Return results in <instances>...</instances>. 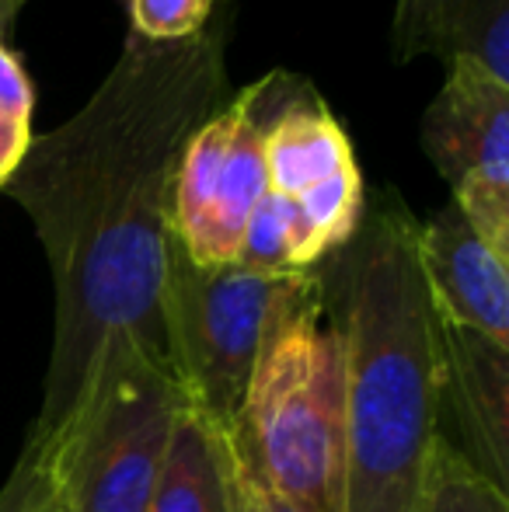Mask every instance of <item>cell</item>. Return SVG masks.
<instances>
[{
    "instance_id": "cell-1",
    "label": "cell",
    "mask_w": 509,
    "mask_h": 512,
    "mask_svg": "<svg viewBox=\"0 0 509 512\" xmlns=\"http://www.w3.org/2000/svg\"><path fill=\"white\" fill-rule=\"evenodd\" d=\"M227 102L224 28L178 42L129 32L88 105L53 133L32 136L7 178L56 283V345L32 432L60 425L109 359L143 352L168 366L175 171L192 133Z\"/></svg>"
},
{
    "instance_id": "cell-2",
    "label": "cell",
    "mask_w": 509,
    "mask_h": 512,
    "mask_svg": "<svg viewBox=\"0 0 509 512\" xmlns=\"http://www.w3.org/2000/svg\"><path fill=\"white\" fill-rule=\"evenodd\" d=\"M415 237L405 203L384 196L314 265L342 366L339 512H412L440 439L443 324Z\"/></svg>"
},
{
    "instance_id": "cell-3",
    "label": "cell",
    "mask_w": 509,
    "mask_h": 512,
    "mask_svg": "<svg viewBox=\"0 0 509 512\" xmlns=\"http://www.w3.org/2000/svg\"><path fill=\"white\" fill-rule=\"evenodd\" d=\"M234 425L279 492L342 509V366L318 272L272 321Z\"/></svg>"
},
{
    "instance_id": "cell-4",
    "label": "cell",
    "mask_w": 509,
    "mask_h": 512,
    "mask_svg": "<svg viewBox=\"0 0 509 512\" xmlns=\"http://www.w3.org/2000/svg\"><path fill=\"white\" fill-rule=\"evenodd\" d=\"M178 405L168 366L143 352L109 359L60 425L28 439L63 512H150Z\"/></svg>"
},
{
    "instance_id": "cell-5",
    "label": "cell",
    "mask_w": 509,
    "mask_h": 512,
    "mask_svg": "<svg viewBox=\"0 0 509 512\" xmlns=\"http://www.w3.org/2000/svg\"><path fill=\"white\" fill-rule=\"evenodd\" d=\"M314 279L311 272H252L196 265L171 241L164 286L168 373L185 405L217 425H234L245 405L258 349L276 314Z\"/></svg>"
},
{
    "instance_id": "cell-6",
    "label": "cell",
    "mask_w": 509,
    "mask_h": 512,
    "mask_svg": "<svg viewBox=\"0 0 509 512\" xmlns=\"http://www.w3.org/2000/svg\"><path fill=\"white\" fill-rule=\"evenodd\" d=\"M422 147L471 230L509 262V84L478 63H450L422 119Z\"/></svg>"
},
{
    "instance_id": "cell-7",
    "label": "cell",
    "mask_w": 509,
    "mask_h": 512,
    "mask_svg": "<svg viewBox=\"0 0 509 512\" xmlns=\"http://www.w3.org/2000/svg\"><path fill=\"white\" fill-rule=\"evenodd\" d=\"M415 255L443 328L471 331L509 349V262L471 230L454 199L429 223H419Z\"/></svg>"
},
{
    "instance_id": "cell-8",
    "label": "cell",
    "mask_w": 509,
    "mask_h": 512,
    "mask_svg": "<svg viewBox=\"0 0 509 512\" xmlns=\"http://www.w3.org/2000/svg\"><path fill=\"white\" fill-rule=\"evenodd\" d=\"M443 398L468 439V460L496 485L509 478V349L461 328H443Z\"/></svg>"
},
{
    "instance_id": "cell-9",
    "label": "cell",
    "mask_w": 509,
    "mask_h": 512,
    "mask_svg": "<svg viewBox=\"0 0 509 512\" xmlns=\"http://www.w3.org/2000/svg\"><path fill=\"white\" fill-rule=\"evenodd\" d=\"M269 95L272 77H262L258 84H248L245 91L231 98L234 133L227 143L224 164H220L217 196H213L210 220H206L203 241L192 255H185L196 265H231L238 258V244L245 234V223L265 196V129H269Z\"/></svg>"
},
{
    "instance_id": "cell-10",
    "label": "cell",
    "mask_w": 509,
    "mask_h": 512,
    "mask_svg": "<svg viewBox=\"0 0 509 512\" xmlns=\"http://www.w3.org/2000/svg\"><path fill=\"white\" fill-rule=\"evenodd\" d=\"M468 60L509 84V0H398L394 56Z\"/></svg>"
},
{
    "instance_id": "cell-11",
    "label": "cell",
    "mask_w": 509,
    "mask_h": 512,
    "mask_svg": "<svg viewBox=\"0 0 509 512\" xmlns=\"http://www.w3.org/2000/svg\"><path fill=\"white\" fill-rule=\"evenodd\" d=\"M349 168H356L353 147L314 91H304V98H286L279 108H272L265 129L269 192L297 199Z\"/></svg>"
},
{
    "instance_id": "cell-12",
    "label": "cell",
    "mask_w": 509,
    "mask_h": 512,
    "mask_svg": "<svg viewBox=\"0 0 509 512\" xmlns=\"http://www.w3.org/2000/svg\"><path fill=\"white\" fill-rule=\"evenodd\" d=\"M150 512H231L224 425H217L185 401L171 422Z\"/></svg>"
},
{
    "instance_id": "cell-13",
    "label": "cell",
    "mask_w": 509,
    "mask_h": 512,
    "mask_svg": "<svg viewBox=\"0 0 509 512\" xmlns=\"http://www.w3.org/2000/svg\"><path fill=\"white\" fill-rule=\"evenodd\" d=\"M325 258L321 244L314 241L311 227L290 199L265 189L245 223L234 265L252 272H311Z\"/></svg>"
},
{
    "instance_id": "cell-14",
    "label": "cell",
    "mask_w": 509,
    "mask_h": 512,
    "mask_svg": "<svg viewBox=\"0 0 509 512\" xmlns=\"http://www.w3.org/2000/svg\"><path fill=\"white\" fill-rule=\"evenodd\" d=\"M412 512H509V499L506 488L478 471L468 453L440 436Z\"/></svg>"
},
{
    "instance_id": "cell-15",
    "label": "cell",
    "mask_w": 509,
    "mask_h": 512,
    "mask_svg": "<svg viewBox=\"0 0 509 512\" xmlns=\"http://www.w3.org/2000/svg\"><path fill=\"white\" fill-rule=\"evenodd\" d=\"M224 464H227V502L231 512H307L297 499L279 492L269 474L258 467L238 425H224Z\"/></svg>"
},
{
    "instance_id": "cell-16",
    "label": "cell",
    "mask_w": 509,
    "mask_h": 512,
    "mask_svg": "<svg viewBox=\"0 0 509 512\" xmlns=\"http://www.w3.org/2000/svg\"><path fill=\"white\" fill-rule=\"evenodd\" d=\"M213 0H129L133 35L150 42H178L210 25Z\"/></svg>"
},
{
    "instance_id": "cell-17",
    "label": "cell",
    "mask_w": 509,
    "mask_h": 512,
    "mask_svg": "<svg viewBox=\"0 0 509 512\" xmlns=\"http://www.w3.org/2000/svg\"><path fill=\"white\" fill-rule=\"evenodd\" d=\"M0 512H63L53 474H49L46 464V453L35 443L25 446L11 481L0 492Z\"/></svg>"
},
{
    "instance_id": "cell-18",
    "label": "cell",
    "mask_w": 509,
    "mask_h": 512,
    "mask_svg": "<svg viewBox=\"0 0 509 512\" xmlns=\"http://www.w3.org/2000/svg\"><path fill=\"white\" fill-rule=\"evenodd\" d=\"M32 84H28L25 67L18 63V56L0 42V115L21 126H32Z\"/></svg>"
},
{
    "instance_id": "cell-19",
    "label": "cell",
    "mask_w": 509,
    "mask_h": 512,
    "mask_svg": "<svg viewBox=\"0 0 509 512\" xmlns=\"http://www.w3.org/2000/svg\"><path fill=\"white\" fill-rule=\"evenodd\" d=\"M32 126H21L0 115V189L7 185V178L18 171L21 157H25L28 143H32Z\"/></svg>"
},
{
    "instance_id": "cell-20",
    "label": "cell",
    "mask_w": 509,
    "mask_h": 512,
    "mask_svg": "<svg viewBox=\"0 0 509 512\" xmlns=\"http://www.w3.org/2000/svg\"><path fill=\"white\" fill-rule=\"evenodd\" d=\"M25 4H28V0H0V42H4L7 32H11L14 18H18V11Z\"/></svg>"
}]
</instances>
